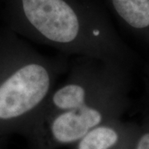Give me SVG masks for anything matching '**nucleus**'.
<instances>
[{
  "label": "nucleus",
  "instance_id": "nucleus-1",
  "mask_svg": "<svg viewBox=\"0 0 149 149\" xmlns=\"http://www.w3.org/2000/svg\"><path fill=\"white\" fill-rule=\"evenodd\" d=\"M11 29L64 54L113 62L119 53L95 0H10Z\"/></svg>",
  "mask_w": 149,
  "mask_h": 149
},
{
  "label": "nucleus",
  "instance_id": "nucleus-2",
  "mask_svg": "<svg viewBox=\"0 0 149 149\" xmlns=\"http://www.w3.org/2000/svg\"><path fill=\"white\" fill-rule=\"evenodd\" d=\"M69 65L39 53L11 28L0 31V123L33 121Z\"/></svg>",
  "mask_w": 149,
  "mask_h": 149
},
{
  "label": "nucleus",
  "instance_id": "nucleus-3",
  "mask_svg": "<svg viewBox=\"0 0 149 149\" xmlns=\"http://www.w3.org/2000/svg\"><path fill=\"white\" fill-rule=\"evenodd\" d=\"M119 86L120 81L113 62L77 56L69 65L67 78L63 84L54 88L33 121L75 109Z\"/></svg>",
  "mask_w": 149,
  "mask_h": 149
},
{
  "label": "nucleus",
  "instance_id": "nucleus-4",
  "mask_svg": "<svg viewBox=\"0 0 149 149\" xmlns=\"http://www.w3.org/2000/svg\"><path fill=\"white\" fill-rule=\"evenodd\" d=\"M120 86L107 91L84 104L63 111L37 122H47L54 142L60 144L74 143L93 128L102 124L122 104Z\"/></svg>",
  "mask_w": 149,
  "mask_h": 149
},
{
  "label": "nucleus",
  "instance_id": "nucleus-5",
  "mask_svg": "<svg viewBox=\"0 0 149 149\" xmlns=\"http://www.w3.org/2000/svg\"><path fill=\"white\" fill-rule=\"evenodd\" d=\"M118 140L119 135L117 130L102 123L79 140L78 149H111Z\"/></svg>",
  "mask_w": 149,
  "mask_h": 149
},
{
  "label": "nucleus",
  "instance_id": "nucleus-6",
  "mask_svg": "<svg viewBox=\"0 0 149 149\" xmlns=\"http://www.w3.org/2000/svg\"><path fill=\"white\" fill-rule=\"evenodd\" d=\"M136 149H149V132L145 133L141 136Z\"/></svg>",
  "mask_w": 149,
  "mask_h": 149
}]
</instances>
